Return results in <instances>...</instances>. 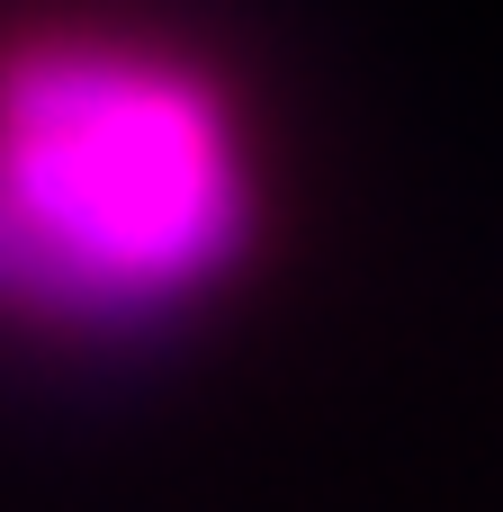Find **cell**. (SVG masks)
<instances>
[{"instance_id":"6da1fadb","label":"cell","mask_w":503,"mask_h":512,"mask_svg":"<svg viewBox=\"0 0 503 512\" xmlns=\"http://www.w3.org/2000/svg\"><path fill=\"white\" fill-rule=\"evenodd\" d=\"M261 243V171L234 99L135 36L45 27L0 54V315L45 333H153Z\"/></svg>"}]
</instances>
